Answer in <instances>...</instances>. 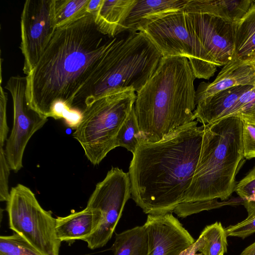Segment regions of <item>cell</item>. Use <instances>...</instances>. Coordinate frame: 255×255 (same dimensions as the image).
Listing matches in <instances>:
<instances>
[{
	"instance_id": "obj_1",
	"label": "cell",
	"mask_w": 255,
	"mask_h": 255,
	"mask_svg": "<svg viewBox=\"0 0 255 255\" xmlns=\"http://www.w3.org/2000/svg\"><path fill=\"white\" fill-rule=\"evenodd\" d=\"M117 38L102 34L90 13L56 28L26 76L28 106L47 118L57 102L71 109L76 96L101 73Z\"/></svg>"
},
{
	"instance_id": "obj_2",
	"label": "cell",
	"mask_w": 255,
	"mask_h": 255,
	"mask_svg": "<svg viewBox=\"0 0 255 255\" xmlns=\"http://www.w3.org/2000/svg\"><path fill=\"white\" fill-rule=\"evenodd\" d=\"M196 120L157 142L142 140L132 154L131 197L148 215L172 213L182 202L199 160L204 126Z\"/></svg>"
},
{
	"instance_id": "obj_3",
	"label": "cell",
	"mask_w": 255,
	"mask_h": 255,
	"mask_svg": "<svg viewBox=\"0 0 255 255\" xmlns=\"http://www.w3.org/2000/svg\"><path fill=\"white\" fill-rule=\"evenodd\" d=\"M195 78L186 57H163L133 106L143 140L159 141L195 121Z\"/></svg>"
},
{
	"instance_id": "obj_4",
	"label": "cell",
	"mask_w": 255,
	"mask_h": 255,
	"mask_svg": "<svg viewBox=\"0 0 255 255\" xmlns=\"http://www.w3.org/2000/svg\"><path fill=\"white\" fill-rule=\"evenodd\" d=\"M203 125L199 160L181 204L228 200L235 191L236 177L245 161L240 118L227 117Z\"/></svg>"
},
{
	"instance_id": "obj_5",
	"label": "cell",
	"mask_w": 255,
	"mask_h": 255,
	"mask_svg": "<svg viewBox=\"0 0 255 255\" xmlns=\"http://www.w3.org/2000/svg\"><path fill=\"white\" fill-rule=\"evenodd\" d=\"M163 56L142 32L118 37L107 54L101 74L73 103L82 112L96 99L116 90L132 88L138 92L152 77Z\"/></svg>"
},
{
	"instance_id": "obj_6",
	"label": "cell",
	"mask_w": 255,
	"mask_h": 255,
	"mask_svg": "<svg viewBox=\"0 0 255 255\" xmlns=\"http://www.w3.org/2000/svg\"><path fill=\"white\" fill-rule=\"evenodd\" d=\"M136 98L132 88L116 90L98 98L83 112L82 121L73 137L94 165H98L116 147L118 132L131 111Z\"/></svg>"
},
{
	"instance_id": "obj_7",
	"label": "cell",
	"mask_w": 255,
	"mask_h": 255,
	"mask_svg": "<svg viewBox=\"0 0 255 255\" xmlns=\"http://www.w3.org/2000/svg\"><path fill=\"white\" fill-rule=\"evenodd\" d=\"M140 31L149 38L163 57H186L196 78L208 80L216 72L218 67L196 36L183 9L163 15Z\"/></svg>"
},
{
	"instance_id": "obj_8",
	"label": "cell",
	"mask_w": 255,
	"mask_h": 255,
	"mask_svg": "<svg viewBox=\"0 0 255 255\" xmlns=\"http://www.w3.org/2000/svg\"><path fill=\"white\" fill-rule=\"evenodd\" d=\"M9 228L41 255H59L61 242L57 237L56 219L46 211L27 187H12L6 201Z\"/></svg>"
},
{
	"instance_id": "obj_9",
	"label": "cell",
	"mask_w": 255,
	"mask_h": 255,
	"mask_svg": "<svg viewBox=\"0 0 255 255\" xmlns=\"http://www.w3.org/2000/svg\"><path fill=\"white\" fill-rule=\"evenodd\" d=\"M130 197L128 173L112 167L105 178L97 184L87 203V207L97 210L101 216L97 230L84 241L89 249L102 248L109 241Z\"/></svg>"
},
{
	"instance_id": "obj_10",
	"label": "cell",
	"mask_w": 255,
	"mask_h": 255,
	"mask_svg": "<svg viewBox=\"0 0 255 255\" xmlns=\"http://www.w3.org/2000/svg\"><path fill=\"white\" fill-rule=\"evenodd\" d=\"M26 86V76L16 75L11 76L5 86L12 99L13 123L4 150L10 168L14 172L23 167L24 152L29 139L48 121L27 105Z\"/></svg>"
},
{
	"instance_id": "obj_11",
	"label": "cell",
	"mask_w": 255,
	"mask_h": 255,
	"mask_svg": "<svg viewBox=\"0 0 255 255\" xmlns=\"http://www.w3.org/2000/svg\"><path fill=\"white\" fill-rule=\"evenodd\" d=\"M53 0H26L20 19L19 48L24 57L23 72L28 75L33 69L56 29Z\"/></svg>"
},
{
	"instance_id": "obj_12",
	"label": "cell",
	"mask_w": 255,
	"mask_h": 255,
	"mask_svg": "<svg viewBox=\"0 0 255 255\" xmlns=\"http://www.w3.org/2000/svg\"><path fill=\"white\" fill-rule=\"evenodd\" d=\"M185 11L196 36L215 65L223 66L232 60L234 49V24L216 14Z\"/></svg>"
},
{
	"instance_id": "obj_13",
	"label": "cell",
	"mask_w": 255,
	"mask_h": 255,
	"mask_svg": "<svg viewBox=\"0 0 255 255\" xmlns=\"http://www.w3.org/2000/svg\"><path fill=\"white\" fill-rule=\"evenodd\" d=\"M144 225L148 236V255H180L195 242L172 213L148 215Z\"/></svg>"
},
{
	"instance_id": "obj_14",
	"label": "cell",
	"mask_w": 255,
	"mask_h": 255,
	"mask_svg": "<svg viewBox=\"0 0 255 255\" xmlns=\"http://www.w3.org/2000/svg\"><path fill=\"white\" fill-rule=\"evenodd\" d=\"M255 85V70L249 62L232 60L223 66L211 83H200L196 90V104L231 88Z\"/></svg>"
},
{
	"instance_id": "obj_15",
	"label": "cell",
	"mask_w": 255,
	"mask_h": 255,
	"mask_svg": "<svg viewBox=\"0 0 255 255\" xmlns=\"http://www.w3.org/2000/svg\"><path fill=\"white\" fill-rule=\"evenodd\" d=\"M188 0H137L127 17L125 31H140L163 15L183 9Z\"/></svg>"
},
{
	"instance_id": "obj_16",
	"label": "cell",
	"mask_w": 255,
	"mask_h": 255,
	"mask_svg": "<svg viewBox=\"0 0 255 255\" xmlns=\"http://www.w3.org/2000/svg\"><path fill=\"white\" fill-rule=\"evenodd\" d=\"M101 216L97 210L86 208L66 217L56 218V232L63 241H85L98 229Z\"/></svg>"
},
{
	"instance_id": "obj_17",
	"label": "cell",
	"mask_w": 255,
	"mask_h": 255,
	"mask_svg": "<svg viewBox=\"0 0 255 255\" xmlns=\"http://www.w3.org/2000/svg\"><path fill=\"white\" fill-rule=\"evenodd\" d=\"M252 86L234 87L200 102L193 112L195 120L206 125L222 119L241 95Z\"/></svg>"
},
{
	"instance_id": "obj_18",
	"label": "cell",
	"mask_w": 255,
	"mask_h": 255,
	"mask_svg": "<svg viewBox=\"0 0 255 255\" xmlns=\"http://www.w3.org/2000/svg\"><path fill=\"white\" fill-rule=\"evenodd\" d=\"M137 0H103L93 15L97 29L103 35L114 38L125 31V20Z\"/></svg>"
},
{
	"instance_id": "obj_19",
	"label": "cell",
	"mask_w": 255,
	"mask_h": 255,
	"mask_svg": "<svg viewBox=\"0 0 255 255\" xmlns=\"http://www.w3.org/2000/svg\"><path fill=\"white\" fill-rule=\"evenodd\" d=\"M234 46L232 60L249 62L255 57V3L234 24Z\"/></svg>"
},
{
	"instance_id": "obj_20",
	"label": "cell",
	"mask_w": 255,
	"mask_h": 255,
	"mask_svg": "<svg viewBox=\"0 0 255 255\" xmlns=\"http://www.w3.org/2000/svg\"><path fill=\"white\" fill-rule=\"evenodd\" d=\"M112 249L114 255H148V236L144 225L117 234Z\"/></svg>"
},
{
	"instance_id": "obj_21",
	"label": "cell",
	"mask_w": 255,
	"mask_h": 255,
	"mask_svg": "<svg viewBox=\"0 0 255 255\" xmlns=\"http://www.w3.org/2000/svg\"><path fill=\"white\" fill-rule=\"evenodd\" d=\"M90 0H53L56 28H59L88 13Z\"/></svg>"
},
{
	"instance_id": "obj_22",
	"label": "cell",
	"mask_w": 255,
	"mask_h": 255,
	"mask_svg": "<svg viewBox=\"0 0 255 255\" xmlns=\"http://www.w3.org/2000/svg\"><path fill=\"white\" fill-rule=\"evenodd\" d=\"M201 235L204 239L205 244L199 252L203 255H219L221 253H227L228 237L220 222H216L207 226Z\"/></svg>"
},
{
	"instance_id": "obj_23",
	"label": "cell",
	"mask_w": 255,
	"mask_h": 255,
	"mask_svg": "<svg viewBox=\"0 0 255 255\" xmlns=\"http://www.w3.org/2000/svg\"><path fill=\"white\" fill-rule=\"evenodd\" d=\"M142 140L133 107L118 132L116 147H124L133 154Z\"/></svg>"
},
{
	"instance_id": "obj_24",
	"label": "cell",
	"mask_w": 255,
	"mask_h": 255,
	"mask_svg": "<svg viewBox=\"0 0 255 255\" xmlns=\"http://www.w3.org/2000/svg\"><path fill=\"white\" fill-rule=\"evenodd\" d=\"M210 5L225 20L236 24L255 3L252 0H208Z\"/></svg>"
},
{
	"instance_id": "obj_25",
	"label": "cell",
	"mask_w": 255,
	"mask_h": 255,
	"mask_svg": "<svg viewBox=\"0 0 255 255\" xmlns=\"http://www.w3.org/2000/svg\"><path fill=\"white\" fill-rule=\"evenodd\" d=\"M243 200L240 197L232 198L226 201H219L218 199L210 201L182 203L173 211L179 217L185 218L203 211L219 208L225 206L243 205Z\"/></svg>"
},
{
	"instance_id": "obj_26",
	"label": "cell",
	"mask_w": 255,
	"mask_h": 255,
	"mask_svg": "<svg viewBox=\"0 0 255 255\" xmlns=\"http://www.w3.org/2000/svg\"><path fill=\"white\" fill-rule=\"evenodd\" d=\"M229 117H238L255 123V85L241 95L223 118Z\"/></svg>"
},
{
	"instance_id": "obj_27",
	"label": "cell",
	"mask_w": 255,
	"mask_h": 255,
	"mask_svg": "<svg viewBox=\"0 0 255 255\" xmlns=\"http://www.w3.org/2000/svg\"><path fill=\"white\" fill-rule=\"evenodd\" d=\"M0 255H41L18 234L0 237Z\"/></svg>"
},
{
	"instance_id": "obj_28",
	"label": "cell",
	"mask_w": 255,
	"mask_h": 255,
	"mask_svg": "<svg viewBox=\"0 0 255 255\" xmlns=\"http://www.w3.org/2000/svg\"><path fill=\"white\" fill-rule=\"evenodd\" d=\"M241 120L244 157L247 159L255 158V123Z\"/></svg>"
},
{
	"instance_id": "obj_29",
	"label": "cell",
	"mask_w": 255,
	"mask_h": 255,
	"mask_svg": "<svg viewBox=\"0 0 255 255\" xmlns=\"http://www.w3.org/2000/svg\"><path fill=\"white\" fill-rule=\"evenodd\" d=\"M225 230L227 237L244 239L255 233V215L247 217L236 224L230 225Z\"/></svg>"
},
{
	"instance_id": "obj_30",
	"label": "cell",
	"mask_w": 255,
	"mask_h": 255,
	"mask_svg": "<svg viewBox=\"0 0 255 255\" xmlns=\"http://www.w3.org/2000/svg\"><path fill=\"white\" fill-rule=\"evenodd\" d=\"M11 170L4 149L0 147V200L7 201L9 192L8 191V179Z\"/></svg>"
},
{
	"instance_id": "obj_31",
	"label": "cell",
	"mask_w": 255,
	"mask_h": 255,
	"mask_svg": "<svg viewBox=\"0 0 255 255\" xmlns=\"http://www.w3.org/2000/svg\"><path fill=\"white\" fill-rule=\"evenodd\" d=\"M0 147H3L7 139L8 127L7 123L6 107L7 94L0 86Z\"/></svg>"
},
{
	"instance_id": "obj_32",
	"label": "cell",
	"mask_w": 255,
	"mask_h": 255,
	"mask_svg": "<svg viewBox=\"0 0 255 255\" xmlns=\"http://www.w3.org/2000/svg\"><path fill=\"white\" fill-rule=\"evenodd\" d=\"M235 191L242 199L255 193V165L237 184Z\"/></svg>"
},
{
	"instance_id": "obj_33",
	"label": "cell",
	"mask_w": 255,
	"mask_h": 255,
	"mask_svg": "<svg viewBox=\"0 0 255 255\" xmlns=\"http://www.w3.org/2000/svg\"><path fill=\"white\" fill-rule=\"evenodd\" d=\"M204 244V239L200 234L198 239L184 250L180 255H195L198 251H200L203 248Z\"/></svg>"
},
{
	"instance_id": "obj_34",
	"label": "cell",
	"mask_w": 255,
	"mask_h": 255,
	"mask_svg": "<svg viewBox=\"0 0 255 255\" xmlns=\"http://www.w3.org/2000/svg\"><path fill=\"white\" fill-rule=\"evenodd\" d=\"M243 203L248 212V216L255 215V193L243 199Z\"/></svg>"
},
{
	"instance_id": "obj_35",
	"label": "cell",
	"mask_w": 255,
	"mask_h": 255,
	"mask_svg": "<svg viewBox=\"0 0 255 255\" xmlns=\"http://www.w3.org/2000/svg\"><path fill=\"white\" fill-rule=\"evenodd\" d=\"M103 0H90L88 5V12L94 15L99 9Z\"/></svg>"
},
{
	"instance_id": "obj_36",
	"label": "cell",
	"mask_w": 255,
	"mask_h": 255,
	"mask_svg": "<svg viewBox=\"0 0 255 255\" xmlns=\"http://www.w3.org/2000/svg\"><path fill=\"white\" fill-rule=\"evenodd\" d=\"M240 255H255V242L245 248Z\"/></svg>"
},
{
	"instance_id": "obj_37",
	"label": "cell",
	"mask_w": 255,
	"mask_h": 255,
	"mask_svg": "<svg viewBox=\"0 0 255 255\" xmlns=\"http://www.w3.org/2000/svg\"><path fill=\"white\" fill-rule=\"evenodd\" d=\"M249 62L251 63V64L253 66L255 70V57H254L252 59L249 61Z\"/></svg>"
},
{
	"instance_id": "obj_38",
	"label": "cell",
	"mask_w": 255,
	"mask_h": 255,
	"mask_svg": "<svg viewBox=\"0 0 255 255\" xmlns=\"http://www.w3.org/2000/svg\"><path fill=\"white\" fill-rule=\"evenodd\" d=\"M195 255H203L202 253L200 254H196Z\"/></svg>"
},
{
	"instance_id": "obj_39",
	"label": "cell",
	"mask_w": 255,
	"mask_h": 255,
	"mask_svg": "<svg viewBox=\"0 0 255 255\" xmlns=\"http://www.w3.org/2000/svg\"><path fill=\"white\" fill-rule=\"evenodd\" d=\"M224 254L223 253H221L219 254V255H224Z\"/></svg>"
}]
</instances>
